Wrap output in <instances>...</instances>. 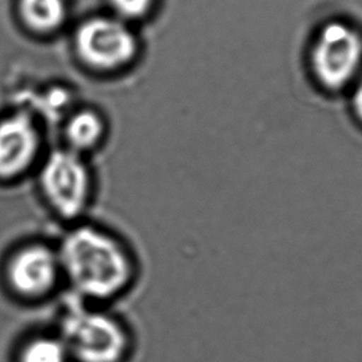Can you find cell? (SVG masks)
<instances>
[{
  "mask_svg": "<svg viewBox=\"0 0 362 362\" xmlns=\"http://www.w3.org/2000/svg\"><path fill=\"white\" fill-rule=\"evenodd\" d=\"M70 297L106 305L131 292L138 279V259L116 232L95 222L66 226L56 242Z\"/></svg>",
  "mask_w": 362,
  "mask_h": 362,
  "instance_id": "1",
  "label": "cell"
},
{
  "mask_svg": "<svg viewBox=\"0 0 362 362\" xmlns=\"http://www.w3.org/2000/svg\"><path fill=\"white\" fill-rule=\"evenodd\" d=\"M55 330L72 362H128L134 350L133 332L119 315L70 296Z\"/></svg>",
  "mask_w": 362,
  "mask_h": 362,
  "instance_id": "2",
  "label": "cell"
},
{
  "mask_svg": "<svg viewBox=\"0 0 362 362\" xmlns=\"http://www.w3.org/2000/svg\"><path fill=\"white\" fill-rule=\"evenodd\" d=\"M41 200L65 226L83 221L96 199V179L86 156L65 146L51 151L36 169Z\"/></svg>",
  "mask_w": 362,
  "mask_h": 362,
  "instance_id": "3",
  "label": "cell"
},
{
  "mask_svg": "<svg viewBox=\"0 0 362 362\" xmlns=\"http://www.w3.org/2000/svg\"><path fill=\"white\" fill-rule=\"evenodd\" d=\"M0 277L8 294L24 304L46 302L65 288L56 243L36 238L11 248Z\"/></svg>",
  "mask_w": 362,
  "mask_h": 362,
  "instance_id": "4",
  "label": "cell"
},
{
  "mask_svg": "<svg viewBox=\"0 0 362 362\" xmlns=\"http://www.w3.org/2000/svg\"><path fill=\"white\" fill-rule=\"evenodd\" d=\"M139 47L133 25L110 13L87 18L74 33V51L78 61L101 74L128 67L138 57Z\"/></svg>",
  "mask_w": 362,
  "mask_h": 362,
  "instance_id": "5",
  "label": "cell"
},
{
  "mask_svg": "<svg viewBox=\"0 0 362 362\" xmlns=\"http://www.w3.org/2000/svg\"><path fill=\"white\" fill-rule=\"evenodd\" d=\"M310 67L325 88L341 90L350 85L361 71V35L341 21L322 26L312 46Z\"/></svg>",
  "mask_w": 362,
  "mask_h": 362,
  "instance_id": "6",
  "label": "cell"
},
{
  "mask_svg": "<svg viewBox=\"0 0 362 362\" xmlns=\"http://www.w3.org/2000/svg\"><path fill=\"white\" fill-rule=\"evenodd\" d=\"M44 138L35 116L18 110L0 118V184H16L40 165Z\"/></svg>",
  "mask_w": 362,
  "mask_h": 362,
  "instance_id": "7",
  "label": "cell"
},
{
  "mask_svg": "<svg viewBox=\"0 0 362 362\" xmlns=\"http://www.w3.org/2000/svg\"><path fill=\"white\" fill-rule=\"evenodd\" d=\"M16 14L31 34L50 36L66 25L70 6L67 0H18Z\"/></svg>",
  "mask_w": 362,
  "mask_h": 362,
  "instance_id": "8",
  "label": "cell"
},
{
  "mask_svg": "<svg viewBox=\"0 0 362 362\" xmlns=\"http://www.w3.org/2000/svg\"><path fill=\"white\" fill-rule=\"evenodd\" d=\"M106 133V122L101 113L92 108H81L67 117L64 126L65 148L87 158L101 146Z\"/></svg>",
  "mask_w": 362,
  "mask_h": 362,
  "instance_id": "9",
  "label": "cell"
},
{
  "mask_svg": "<svg viewBox=\"0 0 362 362\" xmlns=\"http://www.w3.org/2000/svg\"><path fill=\"white\" fill-rule=\"evenodd\" d=\"M13 362H72L65 342L55 329L30 332L21 339Z\"/></svg>",
  "mask_w": 362,
  "mask_h": 362,
  "instance_id": "10",
  "label": "cell"
},
{
  "mask_svg": "<svg viewBox=\"0 0 362 362\" xmlns=\"http://www.w3.org/2000/svg\"><path fill=\"white\" fill-rule=\"evenodd\" d=\"M107 3L111 16L133 25L151 16L156 0H107Z\"/></svg>",
  "mask_w": 362,
  "mask_h": 362,
  "instance_id": "11",
  "label": "cell"
},
{
  "mask_svg": "<svg viewBox=\"0 0 362 362\" xmlns=\"http://www.w3.org/2000/svg\"><path fill=\"white\" fill-rule=\"evenodd\" d=\"M352 106L358 121L362 122V76L356 85V90L352 97Z\"/></svg>",
  "mask_w": 362,
  "mask_h": 362,
  "instance_id": "12",
  "label": "cell"
}]
</instances>
